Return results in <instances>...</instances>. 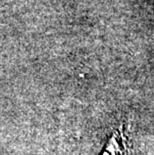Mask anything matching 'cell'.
Masks as SVG:
<instances>
[{
	"instance_id": "1",
	"label": "cell",
	"mask_w": 154,
	"mask_h": 155,
	"mask_svg": "<svg viewBox=\"0 0 154 155\" xmlns=\"http://www.w3.org/2000/svg\"><path fill=\"white\" fill-rule=\"evenodd\" d=\"M128 144L129 141L125 131L120 128L118 132H116L111 138L103 155H128Z\"/></svg>"
}]
</instances>
